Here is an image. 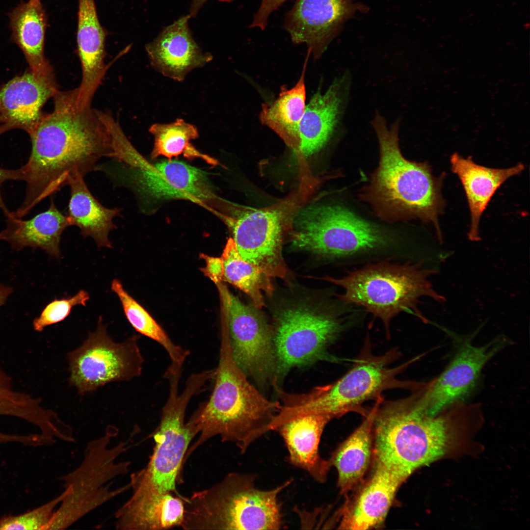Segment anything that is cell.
<instances>
[{
  "label": "cell",
  "mask_w": 530,
  "mask_h": 530,
  "mask_svg": "<svg viewBox=\"0 0 530 530\" xmlns=\"http://www.w3.org/2000/svg\"><path fill=\"white\" fill-rule=\"evenodd\" d=\"M77 89L53 96V111L43 115L29 133L32 149L23 165L25 197L15 215L22 218L37 204L66 185L75 175L99 169L104 158L116 159L111 134L100 111L80 108Z\"/></svg>",
  "instance_id": "1"
},
{
  "label": "cell",
  "mask_w": 530,
  "mask_h": 530,
  "mask_svg": "<svg viewBox=\"0 0 530 530\" xmlns=\"http://www.w3.org/2000/svg\"><path fill=\"white\" fill-rule=\"evenodd\" d=\"M215 383L208 401L200 405L189 421L197 440L184 461L200 446L214 436L235 444L244 453L268 427L281 404L267 399L252 385L235 362L229 335L222 326Z\"/></svg>",
  "instance_id": "2"
},
{
  "label": "cell",
  "mask_w": 530,
  "mask_h": 530,
  "mask_svg": "<svg viewBox=\"0 0 530 530\" xmlns=\"http://www.w3.org/2000/svg\"><path fill=\"white\" fill-rule=\"evenodd\" d=\"M400 123V118H398L388 126L378 111L374 115L371 125L378 140L380 160L361 196L385 220L419 218L432 223L442 243L438 216L443 201L440 182L428 164L411 161L402 155L399 146Z\"/></svg>",
  "instance_id": "3"
},
{
  "label": "cell",
  "mask_w": 530,
  "mask_h": 530,
  "mask_svg": "<svg viewBox=\"0 0 530 530\" xmlns=\"http://www.w3.org/2000/svg\"><path fill=\"white\" fill-rule=\"evenodd\" d=\"M462 402L431 416L415 396L382 401L373 422L375 462L407 479L445 454L453 417Z\"/></svg>",
  "instance_id": "4"
},
{
  "label": "cell",
  "mask_w": 530,
  "mask_h": 530,
  "mask_svg": "<svg viewBox=\"0 0 530 530\" xmlns=\"http://www.w3.org/2000/svg\"><path fill=\"white\" fill-rule=\"evenodd\" d=\"M255 475L230 473L215 484L184 497L180 525L186 530H279V494L292 479L270 490L255 486Z\"/></svg>",
  "instance_id": "5"
},
{
  "label": "cell",
  "mask_w": 530,
  "mask_h": 530,
  "mask_svg": "<svg viewBox=\"0 0 530 530\" xmlns=\"http://www.w3.org/2000/svg\"><path fill=\"white\" fill-rule=\"evenodd\" d=\"M398 354L393 350L375 356L365 347L354 360L350 370L336 381L318 386L306 393H286L281 418L288 421L301 416L320 414L333 419L349 412L359 413L365 417L368 411L362 405L368 400L377 399L384 391L396 388L412 391L418 389L422 383L397 378L418 357L398 366L390 367Z\"/></svg>",
  "instance_id": "6"
},
{
  "label": "cell",
  "mask_w": 530,
  "mask_h": 530,
  "mask_svg": "<svg viewBox=\"0 0 530 530\" xmlns=\"http://www.w3.org/2000/svg\"><path fill=\"white\" fill-rule=\"evenodd\" d=\"M437 273L424 268L421 262H383L349 271L341 278L327 276L323 279L344 289V293L338 295L339 299L364 308L380 319L389 337L391 320L400 313H412L424 323L428 322L418 307L421 298L429 297L440 303L446 301L428 280Z\"/></svg>",
  "instance_id": "7"
},
{
  "label": "cell",
  "mask_w": 530,
  "mask_h": 530,
  "mask_svg": "<svg viewBox=\"0 0 530 530\" xmlns=\"http://www.w3.org/2000/svg\"><path fill=\"white\" fill-rule=\"evenodd\" d=\"M118 433L116 427L108 426L102 436L86 444L79 465L60 477L67 494L46 530L67 529L91 512L130 490L129 482L119 487H112L115 479L129 473L131 464L129 461H118L130 449L128 441L110 445Z\"/></svg>",
  "instance_id": "8"
},
{
  "label": "cell",
  "mask_w": 530,
  "mask_h": 530,
  "mask_svg": "<svg viewBox=\"0 0 530 530\" xmlns=\"http://www.w3.org/2000/svg\"><path fill=\"white\" fill-rule=\"evenodd\" d=\"M292 245L321 256L349 257L389 247L388 232L336 205H315L301 210L291 228Z\"/></svg>",
  "instance_id": "9"
},
{
  "label": "cell",
  "mask_w": 530,
  "mask_h": 530,
  "mask_svg": "<svg viewBox=\"0 0 530 530\" xmlns=\"http://www.w3.org/2000/svg\"><path fill=\"white\" fill-rule=\"evenodd\" d=\"M178 387L175 383L169 386L160 423L153 436L155 445L147 465L131 474L132 496L167 493L179 495L177 484L181 482L185 457L195 436L188 423L185 422V414L197 392L192 385H186L179 394Z\"/></svg>",
  "instance_id": "10"
},
{
  "label": "cell",
  "mask_w": 530,
  "mask_h": 530,
  "mask_svg": "<svg viewBox=\"0 0 530 530\" xmlns=\"http://www.w3.org/2000/svg\"><path fill=\"white\" fill-rule=\"evenodd\" d=\"M344 329L338 317L307 305L282 309L276 314L273 328L278 384L294 367L319 361H343L328 349Z\"/></svg>",
  "instance_id": "11"
},
{
  "label": "cell",
  "mask_w": 530,
  "mask_h": 530,
  "mask_svg": "<svg viewBox=\"0 0 530 530\" xmlns=\"http://www.w3.org/2000/svg\"><path fill=\"white\" fill-rule=\"evenodd\" d=\"M139 337L134 335L122 343L115 342L100 317L96 329L67 355L69 384L84 395L109 383L140 376L144 360L138 344Z\"/></svg>",
  "instance_id": "12"
},
{
  "label": "cell",
  "mask_w": 530,
  "mask_h": 530,
  "mask_svg": "<svg viewBox=\"0 0 530 530\" xmlns=\"http://www.w3.org/2000/svg\"><path fill=\"white\" fill-rule=\"evenodd\" d=\"M220 287L223 322L235 362L259 387L272 386L277 382L273 328L257 308L245 304L225 287Z\"/></svg>",
  "instance_id": "13"
},
{
  "label": "cell",
  "mask_w": 530,
  "mask_h": 530,
  "mask_svg": "<svg viewBox=\"0 0 530 530\" xmlns=\"http://www.w3.org/2000/svg\"><path fill=\"white\" fill-rule=\"evenodd\" d=\"M285 218L284 209L274 205L237 207L227 218L241 259L271 278L284 279L288 273L282 253Z\"/></svg>",
  "instance_id": "14"
},
{
  "label": "cell",
  "mask_w": 530,
  "mask_h": 530,
  "mask_svg": "<svg viewBox=\"0 0 530 530\" xmlns=\"http://www.w3.org/2000/svg\"><path fill=\"white\" fill-rule=\"evenodd\" d=\"M122 163L124 165L122 176L144 196L185 199L199 204L212 200L215 196L205 173L185 162L168 160L152 164L137 152L127 164Z\"/></svg>",
  "instance_id": "15"
},
{
  "label": "cell",
  "mask_w": 530,
  "mask_h": 530,
  "mask_svg": "<svg viewBox=\"0 0 530 530\" xmlns=\"http://www.w3.org/2000/svg\"><path fill=\"white\" fill-rule=\"evenodd\" d=\"M507 342L504 338H498L479 346L468 343L462 344L439 376L428 383H423L413 392L419 405L428 414L434 416L463 401L474 388L485 365L506 345Z\"/></svg>",
  "instance_id": "16"
},
{
  "label": "cell",
  "mask_w": 530,
  "mask_h": 530,
  "mask_svg": "<svg viewBox=\"0 0 530 530\" xmlns=\"http://www.w3.org/2000/svg\"><path fill=\"white\" fill-rule=\"evenodd\" d=\"M367 8L355 0H296L283 27L294 44H305L308 53L318 59L344 24Z\"/></svg>",
  "instance_id": "17"
},
{
  "label": "cell",
  "mask_w": 530,
  "mask_h": 530,
  "mask_svg": "<svg viewBox=\"0 0 530 530\" xmlns=\"http://www.w3.org/2000/svg\"><path fill=\"white\" fill-rule=\"evenodd\" d=\"M351 78L349 71L334 79L328 89H320L306 104L299 126L296 154L309 157L325 147L342 126L349 96Z\"/></svg>",
  "instance_id": "18"
},
{
  "label": "cell",
  "mask_w": 530,
  "mask_h": 530,
  "mask_svg": "<svg viewBox=\"0 0 530 530\" xmlns=\"http://www.w3.org/2000/svg\"><path fill=\"white\" fill-rule=\"evenodd\" d=\"M58 90L53 72L30 70L9 81L0 91V133L18 128L29 134L43 116L42 106Z\"/></svg>",
  "instance_id": "19"
},
{
  "label": "cell",
  "mask_w": 530,
  "mask_h": 530,
  "mask_svg": "<svg viewBox=\"0 0 530 530\" xmlns=\"http://www.w3.org/2000/svg\"><path fill=\"white\" fill-rule=\"evenodd\" d=\"M380 463L340 511L339 529L369 530L384 522L397 492L406 480Z\"/></svg>",
  "instance_id": "20"
},
{
  "label": "cell",
  "mask_w": 530,
  "mask_h": 530,
  "mask_svg": "<svg viewBox=\"0 0 530 530\" xmlns=\"http://www.w3.org/2000/svg\"><path fill=\"white\" fill-rule=\"evenodd\" d=\"M190 18L189 14L181 16L145 46L153 67L178 81L212 59V54L203 53L193 38L189 26Z\"/></svg>",
  "instance_id": "21"
},
{
  "label": "cell",
  "mask_w": 530,
  "mask_h": 530,
  "mask_svg": "<svg viewBox=\"0 0 530 530\" xmlns=\"http://www.w3.org/2000/svg\"><path fill=\"white\" fill-rule=\"evenodd\" d=\"M77 41L81 64L82 80L77 89L80 108L91 106L92 100L110 64L104 63L107 32L101 25L95 0H78Z\"/></svg>",
  "instance_id": "22"
},
{
  "label": "cell",
  "mask_w": 530,
  "mask_h": 530,
  "mask_svg": "<svg viewBox=\"0 0 530 530\" xmlns=\"http://www.w3.org/2000/svg\"><path fill=\"white\" fill-rule=\"evenodd\" d=\"M332 420L327 415H308L288 421L274 429L285 443L290 463L320 483L326 481L331 467L320 455L319 445L325 426Z\"/></svg>",
  "instance_id": "23"
},
{
  "label": "cell",
  "mask_w": 530,
  "mask_h": 530,
  "mask_svg": "<svg viewBox=\"0 0 530 530\" xmlns=\"http://www.w3.org/2000/svg\"><path fill=\"white\" fill-rule=\"evenodd\" d=\"M450 161L452 171L463 186L469 206L471 222L468 238L478 241L481 239L479 232L480 217L491 197L506 180L520 173L524 169V165L519 163L507 168H488L457 153L452 155Z\"/></svg>",
  "instance_id": "24"
},
{
  "label": "cell",
  "mask_w": 530,
  "mask_h": 530,
  "mask_svg": "<svg viewBox=\"0 0 530 530\" xmlns=\"http://www.w3.org/2000/svg\"><path fill=\"white\" fill-rule=\"evenodd\" d=\"M183 497L172 493L130 498L115 511L118 530H160L180 526L184 518Z\"/></svg>",
  "instance_id": "25"
},
{
  "label": "cell",
  "mask_w": 530,
  "mask_h": 530,
  "mask_svg": "<svg viewBox=\"0 0 530 530\" xmlns=\"http://www.w3.org/2000/svg\"><path fill=\"white\" fill-rule=\"evenodd\" d=\"M6 227L0 232V240L10 244L19 251L26 247L39 248L50 255L59 258V244L62 232L71 226L52 200L49 209L32 218L23 220L13 212L6 216Z\"/></svg>",
  "instance_id": "26"
},
{
  "label": "cell",
  "mask_w": 530,
  "mask_h": 530,
  "mask_svg": "<svg viewBox=\"0 0 530 530\" xmlns=\"http://www.w3.org/2000/svg\"><path fill=\"white\" fill-rule=\"evenodd\" d=\"M384 398L375 400L372 407L356 430L333 452L327 460L337 469L338 487L345 495L360 484L373 454V426L377 409Z\"/></svg>",
  "instance_id": "27"
},
{
  "label": "cell",
  "mask_w": 530,
  "mask_h": 530,
  "mask_svg": "<svg viewBox=\"0 0 530 530\" xmlns=\"http://www.w3.org/2000/svg\"><path fill=\"white\" fill-rule=\"evenodd\" d=\"M68 185L70 197L67 216L71 226L79 227L81 234L92 238L99 247L111 248L108 236L117 228L113 220L120 214L121 209L103 206L89 191L80 174L74 176Z\"/></svg>",
  "instance_id": "28"
},
{
  "label": "cell",
  "mask_w": 530,
  "mask_h": 530,
  "mask_svg": "<svg viewBox=\"0 0 530 530\" xmlns=\"http://www.w3.org/2000/svg\"><path fill=\"white\" fill-rule=\"evenodd\" d=\"M8 17L11 39L23 52L30 71L38 75L53 72L44 55L48 20L41 1L22 2Z\"/></svg>",
  "instance_id": "29"
},
{
  "label": "cell",
  "mask_w": 530,
  "mask_h": 530,
  "mask_svg": "<svg viewBox=\"0 0 530 530\" xmlns=\"http://www.w3.org/2000/svg\"><path fill=\"white\" fill-rule=\"evenodd\" d=\"M310 54L307 53L301 76L290 89L283 87L273 102L264 104L260 120L273 131L296 154L299 143V126L306 104L305 76Z\"/></svg>",
  "instance_id": "30"
},
{
  "label": "cell",
  "mask_w": 530,
  "mask_h": 530,
  "mask_svg": "<svg viewBox=\"0 0 530 530\" xmlns=\"http://www.w3.org/2000/svg\"><path fill=\"white\" fill-rule=\"evenodd\" d=\"M221 257L224 264L223 280L244 292L255 307L259 309L263 308L265 305L263 293L271 296L274 291L272 278L242 260L231 238L228 239Z\"/></svg>",
  "instance_id": "31"
},
{
  "label": "cell",
  "mask_w": 530,
  "mask_h": 530,
  "mask_svg": "<svg viewBox=\"0 0 530 530\" xmlns=\"http://www.w3.org/2000/svg\"><path fill=\"white\" fill-rule=\"evenodd\" d=\"M111 289L118 297L125 315L133 328L160 344L167 352L171 364L183 366L189 355V351L171 341L146 310L126 291L119 280H112Z\"/></svg>",
  "instance_id": "32"
},
{
  "label": "cell",
  "mask_w": 530,
  "mask_h": 530,
  "mask_svg": "<svg viewBox=\"0 0 530 530\" xmlns=\"http://www.w3.org/2000/svg\"><path fill=\"white\" fill-rule=\"evenodd\" d=\"M149 132L154 136V147L151 158L159 156L169 159L183 154L189 158H201L208 163L216 164V161L197 151L190 143L198 137L197 128L182 119L166 124L156 123L152 125Z\"/></svg>",
  "instance_id": "33"
},
{
  "label": "cell",
  "mask_w": 530,
  "mask_h": 530,
  "mask_svg": "<svg viewBox=\"0 0 530 530\" xmlns=\"http://www.w3.org/2000/svg\"><path fill=\"white\" fill-rule=\"evenodd\" d=\"M67 494L66 490L44 504L16 516L0 519V530H45L57 506Z\"/></svg>",
  "instance_id": "34"
},
{
  "label": "cell",
  "mask_w": 530,
  "mask_h": 530,
  "mask_svg": "<svg viewBox=\"0 0 530 530\" xmlns=\"http://www.w3.org/2000/svg\"><path fill=\"white\" fill-rule=\"evenodd\" d=\"M89 298L86 291L80 290L71 297L54 299L45 307L40 316L34 320V329L41 332L47 326L63 321L75 306H86Z\"/></svg>",
  "instance_id": "35"
},
{
  "label": "cell",
  "mask_w": 530,
  "mask_h": 530,
  "mask_svg": "<svg viewBox=\"0 0 530 530\" xmlns=\"http://www.w3.org/2000/svg\"><path fill=\"white\" fill-rule=\"evenodd\" d=\"M234 0H219L222 2H231ZM288 0H262L261 4L254 15L251 28L257 27L264 30L267 25L268 19L272 13Z\"/></svg>",
  "instance_id": "36"
},
{
  "label": "cell",
  "mask_w": 530,
  "mask_h": 530,
  "mask_svg": "<svg viewBox=\"0 0 530 530\" xmlns=\"http://www.w3.org/2000/svg\"><path fill=\"white\" fill-rule=\"evenodd\" d=\"M201 257L206 262V266L202 269L204 274L216 284H220L223 280L224 264L221 257H213L205 254Z\"/></svg>",
  "instance_id": "37"
},
{
  "label": "cell",
  "mask_w": 530,
  "mask_h": 530,
  "mask_svg": "<svg viewBox=\"0 0 530 530\" xmlns=\"http://www.w3.org/2000/svg\"><path fill=\"white\" fill-rule=\"evenodd\" d=\"M18 398V397L13 396V393L10 391L8 379L0 370V413H7L4 408L5 405L21 406L27 404L25 403V401H23L24 400Z\"/></svg>",
  "instance_id": "38"
},
{
  "label": "cell",
  "mask_w": 530,
  "mask_h": 530,
  "mask_svg": "<svg viewBox=\"0 0 530 530\" xmlns=\"http://www.w3.org/2000/svg\"><path fill=\"white\" fill-rule=\"evenodd\" d=\"M24 180L25 170L23 166L17 169H7L0 167V210L2 211L5 216L9 214L11 212L6 206L2 197L1 187L2 184L9 180L24 181Z\"/></svg>",
  "instance_id": "39"
},
{
  "label": "cell",
  "mask_w": 530,
  "mask_h": 530,
  "mask_svg": "<svg viewBox=\"0 0 530 530\" xmlns=\"http://www.w3.org/2000/svg\"><path fill=\"white\" fill-rule=\"evenodd\" d=\"M190 1V6L189 8V15L191 18L196 17L200 10L201 9L203 5L208 0H189Z\"/></svg>",
  "instance_id": "40"
},
{
  "label": "cell",
  "mask_w": 530,
  "mask_h": 530,
  "mask_svg": "<svg viewBox=\"0 0 530 530\" xmlns=\"http://www.w3.org/2000/svg\"><path fill=\"white\" fill-rule=\"evenodd\" d=\"M12 292L11 288L0 284V306L5 303Z\"/></svg>",
  "instance_id": "41"
},
{
  "label": "cell",
  "mask_w": 530,
  "mask_h": 530,
  "mask_svg": "<svg viewBox=\"0 0 530 530\" xmlns=\"http://www.w3.org/2000/svg\"><path fill=\"white\" fill-rule=\"evenodd\" d=\"M280 388H278L276 389V392H277V390H278L279 389H280ZM273 419H274V418H273ZM272 421H273V420H272ZM271 423H272V422H271ZM277 427H278V426H277ZM270 429H271V430H274V429H275L276 428H272V427H271V424H270Z\"/></svg>",
  "instance_id": "42"
},
{
  "label": "cell",
  "mask_w": 530,
  "mask_h": 530,
  "mask_svg": "<svg viewBox=\"0 0 530 530\" xmlns=\"http://www.w3.org/2000/svg\"><path fill=\"white\" fill-rule=\"evenodd\" d=\"M279 388V387H276V388L275 389V390H276V389L277 388ZM269 430H271V429H270V425H269Z\"/></svg>",
  "instance_id": "43"
},
{
  "label": "cell",
  "mask_w": 530,
  "mask_h": 530,
  "mask_svg": "<svg viewBox=\"0 0 530 530\" xmlns=\"http://www.w3.org/2000/svg\"><path fill=\"white\" fill-rule=\"evenodd\" d=\"M33 0V1H41V0Z\"/></svg>",
  "instance_id": "44"
}]
</instances>
